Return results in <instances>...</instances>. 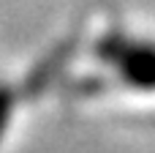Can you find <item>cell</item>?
I'll list each match as a JSON object with an SVG mask.
<instances>
[{
  "instance_id": "1",
  "label": "cell",
  "mask_w": 155,
  "mask_h": 153,
  "mask_svg": "<svg viewBox=\"0 0 155 153\" xmlns=\"http://www.w3.org/2000/svg\"><path fill=\"white\" fill-rule=\"evenodd\" d=\"M98 57L106 60L128 85L155 90V44L134 41L123 33H109L98 44Z\"/></svg>"
},
{
  "instance_id": "2",
  "label": "cell",
  "mask_w": 155,
  "mask_h": 153,
  "mask_svg": "<svg viewBox=\"0 0 155 153\" xmlns=\"http://www.w3.org/2000/svg\"><path fill=\"white\" fill-rule=\"evenodd\" d=\"M8 112H11V93L8 90H0V129L8 120Z\"/></svg>"
}]
</instances>
